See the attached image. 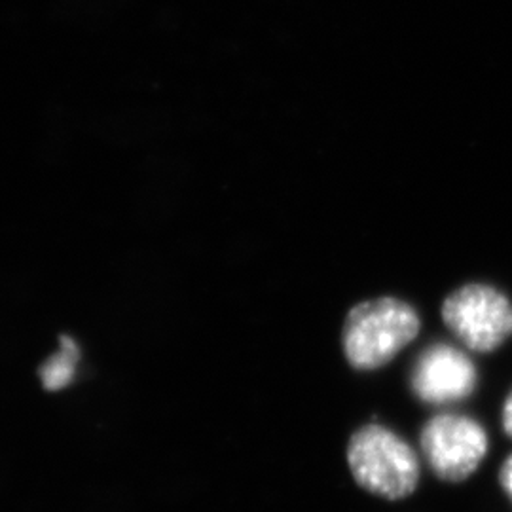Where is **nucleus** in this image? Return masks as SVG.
<instances>
[{
  "mask_svg": "<svg viewBox=\"0 0 512 512\" xmlns=\"http://www.w3.org/2000/svg\"><path fill=\"white\" fill-rule=\"evenodd\" d=\"M421 330L418 311L393 296L365 300L346 315L342 349L351 368L370 372L389 365Z\"/></svg>",
  "mask_w": 512,
  "mask_h": 512,
  "instance_id": "obj_1",
  "label": "nucleus"
},
{
  "mask_svg": "<svg viewBox=\"0 0 512 512\" xmlns=\"http://www.w3.org/2000/svg\"><path fill=\"white\" fill-rule=\"evenodd\" d=\"M503 429L509 437H512V391L503 406Z\"/></svg>",
  "mask_w": 512,
  "mask_h": 512,
  "instance_id": "obj_8",
  "label": "nucleus"
},
{
  "mask_svg": "<svg viewBox=\"0 0 512 512\" xmlns=\"http://www.w3.org/2000/svg\"><path fill=\"white\" fill-rule=\"evenodd\" d=\"M78 363V348L71 340H63V348L52 357V361L44 366L42 378L50 389H59L73 380L74 370Z\"/></svg>",
  "mask_w": 512,
  "mask_h": 512,
  "instance_id": "obj_6",
  "label": "nucleus"
},
{
  "mask_svg": "<svg viewBox=\"0 0 512 512\" xmlns=\"http://www.w3.org/2000/svg\"><path fill=\"white\" fill-rule=\"evenodd\" d=\"M440 313L459 342L478 353H490L511 338V300L490 285L459 287L444 300Z\"/></svg>",
  "mask_w": 512,
  "mask_h": 512,
  "instance_id": "obj_3",
  "label": "nucleus"
},
{
  "mask_svg": "<svg viewBox=\"0 0 512 512\" xmlns=\"http://www.w3.org/2000/svg\"><path fill=\"white\" fill-rule=\"evenodd\" d=\"M478 374L467 353L450 344L423 349L410 372L412 393L421 403L442 406L459 403L475 393Z\"/></svg>",
  "mask_w": 512,
  "mask_h": 512,
  "instance_id": "obj_5",
  "label": "nucleus"
},
{
  "mask_svg": "<svg viewBox=\"0 0 512 512\" xmlns=\"http://www.w3.org/2000/svg\"><path fill=\"white\" fill-rule=\"evenodd\" d=\"M499 484H501L503 492L509 495V499L512 501V456L505 459V463L501 465V471H499Z\"/></svg>",
  "mask_w": 512,
  "mask_h": 512,
  "instance_id": "obj_7",
  "label": "nucleus"
},
{
  "mask_svg": "<svg viewBox=\"0 0 512 512\" xmlns=\"http://www.w3.org/2000/svg\"><path fill=\"white\" fill-rule=\"evenodd\" d=\"M420 448L431 471L444 482H463L488 452V435L478 421L461 414H437L423 425Z\"/></svg>",
  "mask_w": 512,
  "mask_h": 512,
  "instance_id": "obj_4",
  "label": "nucleus"
},
{
  "mask_svg": "<svg viewBox=\"0 0 512 512\" xmlns=\"http://www.w3.org/2000/svg\"><path fill=\"white\" fill-rule=\"evenodd\" d=\"M348 465L353 480L368 494L385 501H403L420 484V458L395 431L366 423L348 442Z\"/></svg>",
  "mask_w": 512,
  "mask_h": 512,
  "instance_id": "obj_2",
  "label": "nucleus"
}]
</instances>
